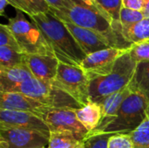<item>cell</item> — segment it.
Instances as JSON below:
<instances>
[{
    "label": "cell",
    "mask_w": 149,
    "mask_h": 148,
    "mask_svg": "<svg viewBox=\"0 0 149 148\" xmlns=\"http://www.w3.org/2000/svg\"><path fill=\"white\" fill-rule=\"evenodd\" d=\"M30 18L41 31L59 62L80 67L86 55L63 21L50 10Z\"/></svg>",
    "instance_id": "obj_1"
},
{
    "label": "cell",
    "mask_w": 149,
    "mask_h": 148,
    "mask_svg": "<svg viewBox=\"0 0 149 148\" xmlns=\"http://www.w3.org/2000/svg\"><path fill=\"white\" fill-rule=\"evenodd\" d=\"M136 64L129 50L127 51L117 59L113 71L108 75L90 80V100L100 104L108 96L127 87L134 77Z\"/></svg>",
    "instance_id": "obj_2"
},
{
    "label": "cell",
    "mask_w": 149,
    "mask_h": 148,
    "mask_svg": "<svg viewBox=\"0 0 149 148\" xmlns=\"http://www.w3.org/2000/svg\"><path fill=\"white\" fill-rule=\"evenodd\" d=\"M149 104V96L139 92H133L121 105L117 116L105 126L94 132L130 133L143 121Z\"/></svg>",
    "instance_id": "obj_3"
},
{
    "label": "cell",
    "mask_w": 149,
    "mask_h": 148,
    "mask_svg": "<svg viewBox=\"0 0 149 148\" xmlns=\"http://www.w3.org/2000/svg\"><path fill=\"white\" fill-rule=\"evenodd\" d=\"M6 24L14 34L24 54L49 55L55 57L52 49L41 31L32 21H29L25 18L24 12L17 10L16 15L9 18Z\"/></svg>",
    "instance_id": "obj_4"
},
{
    "label": "cell",
    "mask_w": 149,
    "mask_h": 148,
    "mask_svg": "<svg viewBox=\"0 0 149 148\" xmlns=\"http://www.w3.org/2000/svg\"><path fill=\"white\" fill-rule=\"evenodd\" d=\"M16 92H22L31 97L50 108L77 110L82 107L76 99L58 87L52 81H44L32 78L22 84Z\"/></svg>",
    "instance_id": "obj_5"
},
{
    "label": "cell",
    "mask_w": 149,
    "mask_h": 148,
    "mask_svg": "<svg viewBox=\"0 0 149 148\" xmlns=\"http://www.w3.org/2000/svg\"><path fill=\"white\" fill-rule=\"evenodd\" d=\"M52 82L70 94L82 106L91 101L89 97L90 79L80 67L59 62L57 75Z\"/></svg>",
    "instance_id": "obj_6"
},
{
    "label": "cell",
    "mask_w": 149,
    "mask_h": 148,
    "mask_svg": "<svg viewBox=\"0 0 149 148\" xmlns=\"http://www.w3.org/2000/svg\"><path fill=\"white\" fill-rule=\"evenodd\" d=\"M51 133L71 134L79 141H83L89 132L78 120L75 110L50 108L43 117Z\"/></svg>",
    "instance_id": "obj_7"
},
{
    "label": "cell",
    "mask_w": 149,
    "mask_h": 148,
    "mask_svg": "<svg viewBox=\"0 0 149 148\" xmlns=\"http://www.w3.org/2000/svg\"><path fill=\"white\" fill-rule=\"evenodd\" d=\"M128 50L107 48L87 55L81 63L80 68L91 79L108 75L113 69L117 59Z\"/></svg>",
    "instance_id": "obj_8"
},
{
    "label": "cell",
    "mask_w": 149,
    "mask_h": 148,
    "mask_svg": "<svg viewBox=\"0 0 149 148\" xmlns=\"http://www.w3.org/2000/svg\"><path fill=\"white\" fill-rule=\"evenodd\" d=\"M0 126L36 131L48 139L51 134L48 126L41 118L33 113L22 111L0 109Z\"/></svg>",
    "instance_id": "obj_9"
},
{
    "label": "cell",
    "mask_w": 149,
    "mask_h": 148,
    "mask_svg": "<svg viewBox=\"0 0 149 148\" xmlns=\"http://www.w3.org/2000/svg\"><path fill=\"white\" fill-rule=\"evenodd\" d=\"M0 138L7 142L8 148H45L49 142L38 132L15 127L0 126Z\"/></svg>",
    "instance_id": "obj_10"
},
{
    "label": "cell",
    "mask_w": 149,
    "mask_h": 148,
    "mask_svg": "<svg viewBox=\"0 0 149 148\" xmlns=\"http://www.w3.org/2000/svg\"><path fill=\"white\" fill-rule=\"evenodd\" d=\"M0 109L31 113L43 120L50 107L22 92H0Z\"/></svg>",
    "instance_id": "obj_11"
},
{
    "label": "cell",
    "mask_w": 149,
    "mask_h": 148,
    "mask_svg": "<svg viewBox=\"0 0 149 148\" xmlns=\"http://www.w3.org/2000/svg\"><path fill=\"white\" fill-rule=\"evenodd\" d=\"M63 23L65 24L71 34L73 36L74 39L86 56L111 47L108 41L100 33L90 29L80 27L70 22L63 21Z\"/></svg>",
    "instance_id": "obj_12"
},
{
    "label": "cell",
    "mask_w": 149,
    "mask_h": 148,
    "mask_svg": "<svg viewBox=\"0 0 149 148\" xmlns=\"http://www.w3.org/2000/svg\"><path fill=\"white\" fill-rule=\"evenodd\" d=\"M24 64L34 78L44 81H53L57 75L59 61L53 56L24 54Z\"/></svg>",
    "instance_id": "obj_13"
},
{
    "label": "cell",
    "mask_w": 149,
    "mask_h": 148,
    "mask_svg": "<svg viewBox=\"0 0 149 148\" xmlns=\"http://www.w3.org/2000/svg\"><path fill=\"white\" fill-rule=\"evenodd\" d=\"M34 78L25 64L15 67H0V92H16L25 81Z\"/></svg>",
    "instance_id": "obj_14"
},
{
    "label": "cell",
    "mask_w": 149,
    "mask_h": 148,
    "mask_svg": "<svg viewBox=\"0 0 149 148\" xmlns=\"http://www.w3.org/2000/svg\"><path fill=\"white\" fill-rule=\"evenodd\" d=\"M133 90L128 85L123 90L117 92L106 98L100 105L102 110V120L96 129H100L110 123L118 114V112L123 102L133 93ZM95 129V130H96Z\"/></svg>",
    "instance_id": "obj_15"
},
{
    "label": "cell",
    "mask_w": 149,
    "mask_h": 148,
    "mask_svg": "<svg viewBox=\"0 0 149 148\" xmlns=\"http://www.w3.org/2000/svg\"><path fill=\"white\" fill-rule=\"evenodd\" d=\"M75 113L79 122L89 133L95 130L102 120L101 106L93 101H89L86 106L75 110Z\"/></svg>",
    "instance_id": "obj_16"
},
{
    "label": "cell",
    "mask_w": 149,
    "mask_h": 148,
    "mask_svg": "<svg viewBox=\"0 0 149 148\" xmlns=\"http://www.w3.org/2000/svg\"><path fill=\"white\" fill-rule=\"evenodd\" d=\"M100 10L108 18L116 33L122 36L120 22V10L123 7L122 0H94ZM123 37V36H122Z\"/></svg>",
    "instance_id": "obj_17"
},
{
    "label": "cell",
    "mask_w": 149,
    "mask_h": 148,
    "mask_svg": "<svg viewBox=\"0 0 149 148\" xmlns=\"http://www.w3.org/2000/svg\"><path fill=\"white\" fill-rule=\"evenodd\" d=\"M121 33L131 44L149 41V19L144 18L129 26L121 27Z\"/></svg>",
    "instance_id": "obj_18"
},
{
    "label": "cell",
    "mask_w": 149,
    "mask_h": 148,
    "mask_svg": "<svg viewBox=\"0 0 149 148\" xmlns=\"http://www.w3.org/2000/svg\"><path fill=\"white\" fill-rule=\"evenodd\" d=\"M129 86L134 92H139L149 96V61L136 64L135 72Z\"/></svg>",
    "instance_id": "obj_19"
},
{
    "label": "cell",
    "mask_w": 149,
    "mask_h": 148,
    "mask_svg": "<svg viewBox=\"0 0 149 148\" xmlns=\"http://www.w3.org/2000/svg\"><path fill=\"white\" fill-rule=\"evenodd\" d=\"M12 7L26 13L30 17L50 10V6L45 0H7Z\"/></svg>",
    "instance_id": "obj_20"
},
{
    "label": "cell",
    "mask_w": 149,
    "mask_h": 148,
    "mask_svg": "<svg viewBox=\"0 0 149 148\" xmlns=\"http://www.w3.org/2000/svg\"><path fill=\"white\" fill-rule=\"evenodd\" d=\"M130 135L134 148H149V104L145 119L134 132L130 133Z\"/></svg>",
    "instance_id": "obj_21"
},
{
    "label": "cell",
    "mask_w": 149,
    "mask_h": 148,
    "mask_svg": "<svg viewBox=\"0 0 149 148\" xmlns=\"http://www.w3.org/2000/svg\"><path fill=\"white\" fill-rule=\"evenodd\" d=\"M82 141H79L71 134L63 133H51L46 148H79Z\"/></svg>",
    "instance_id": "obj_22"
},
{
    "label": "cell",
    "mask_w": 149,
    "mask_h": 148,
    "mask_svg": "<svg viewBox=\"0 0 149 148\" xmlns=\"http://www.w3.org/2000/svg\"><path fill=\"white\" fill-rule=\"evenodd\" d=\"M24 64V54L11 48L0 46V67H15Z\"/></svg>",
    "instance_id": "obj_23"
},
{
    "label": "cell",
    "mask_w": 149,
    "mask_h": 148,
    "mask_svg": "<svg viewBox=\"0 0 149 148\" xmlns=\"http://www.w3.org/2000/svg\"><path fill=\"white\" fill-rule=\"evenodd\" d=\"M113 134L115 133L92 131L82 141L83 147L84 148H108L109 140Z\"/></svg>",
    "instance_id": "obj_24"
},
{
    "label": "cell",
    "mask_w": 149,
    "mask_h": 148,
    "mask_svg": "<svg viewBox=\"0 0 149 148\" xmlns=\"http://www.w3.org/2000/svg\"><path fill=\"white\" fill-rule=\"evenodd\" d=\"M0 46L9 47L17 51L22 52L21 48H20L14 34L9 29L7 24H2L0 25Z\"/></svg>",
    "instance_id": "obj_25"
},
{
    "label": "cell",
    "mask_w": 149,
    "mask_h": 148,
    "mask_svg": "<svg viewBox=\"0 0 149 148\" xmlns=\"http://www.w3.org/2000/svg\"><path fill=\"white\" fill-rule=\"evenodd\" d=\"M142 19H144L142 11L122 7L120 10V22L121 27L129 26L131 24H134L135 23L141 21Z\"/></svg>",
    "instance_id": "obj_26"
},
{
    "label": "cell",
    "mask_w": 149,
    "mask_h": 148,
    "mask_svg": "<svg viewBox=\"0 0 149 148\" xmlns=\"http://www.w3.org/2000/svg\"><path fill=\"white\" fill-rule=\"evenodd\" d=\"M129 53L136 63L149 61V41L133 44Z\"/></svg>",
    "instance_id": "obj_27"
},
{
    "label": "cell",
    "mask_w": 149,
    "mask_h": 148,
    "mask_svg": "<svg viewBox=\"0 0 149 148\" xmlns=\"http://www.w3.org/2000/svg\"><path fill=\"white\" fill-rule=\"evenodd\" d=\"M108 148H134L130 133H115L108 142Z\"/></svg>",
    "instance_id": "obj_28"
},
{
    "label": "cell",
    "mask_w": 149,
    "mask_h": 148,
    "mask_svg": "<svg viewBox=\"0 0 149 148\" xmlns=\"http://www.w3.org/2000/svg\"><path fill=\"white\" fill-rule=\"evenodd\" d=\"M50 8L56 10H64L69 9L72 5V0H45Z\"/></svg>",
    "instance_id": "obj_29"
},
{
    "label": "cell",
    "mask_w": 149,
    "mask_h": 148,
    "mask_svg": "<svg viewBox=\"0 0 149 148\" xmlns=\"http://www.w3.org/2000/svg\"><path fill=\"white\" fill-rule=\"evenodd\" d=\"M122 5L127 9L141 11L144 6V0H122Z\"/></svg>",
    "instance_id": "obj_30"
},
{
    "label": "cell",
    "mask_w": 149,
    "mask_h": 148,
    "mask_svg": "<svg viewBox=\"0 0 149 148\" xmlns=\"http://www.w3.org/2000/svg\"><path fill=\"white\" fill-rule=\"evenodd\" d=\"M141 11L143 13L144 18L149 19V0H144V6Z\"/></svg>",
    "instance_id": "obj_31"
},
{
    "label": "cell",
    "mask_w": 149,
    "mask_h": 148,
    "mask_svg": "<svg viewBox=\"0 0 149 148\" xmlns=\"http://www.w3.org/2000/svg\"><path fill=\"white\" fill-rule=\"evenodd\" d=\"M7 5H10L9 2L7 0H0V14L1 15H3L5 7Z\"/></svg>",
    "instance_id": "obj_32"
},
{
    "label": "cell",
    "mask_w": 149,
    "mask_h": 148,
    "mask_svg": "<svg viewBox=\"0 0 149 148\" xmlns=\"http://www.w3.org/2000/svg\"><path fill=\"white\" fill-rule=\"evenodd\" d=\"M83 2H85L86 4H88V5H90V6H93V7H94V8H97V9H99L100 10V9L99 8V6L96 4V3H95V1L94 0H82ZM101 11V10H100ZM102 12V11H101ZM103 13V12H102ZM104 14V13H103ZM108 19V18H107Z\"/></svg>",
    "instance_id": "obj_33"
},
{
    "label": "cell",
    "mask_w": 149,
    "mask_h": 148,
    "mask_svg": "<svg viewBox=\"0 0 149 148\" xmlns=\"http://www.w3.org/2000/svg\"><path fill=\"white\" fill-rule=\"evenodd\" d=\"M45 148H46V147H45Z\"/></svg>",
    "instance_id": "obj_34"
}]
</instances>
